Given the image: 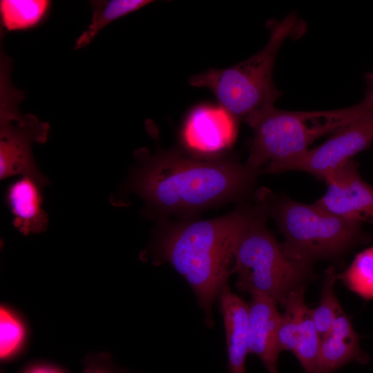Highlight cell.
I'll return each mask as SVG.
<instances>
[{"instance_id": "obj_4", "label": "cell", "mask_w": 373, "mask_h": 373, "mask_svg": "<svg viewBox=\"0 0 373 373\" xmlns=\"http://www.w3.org/2000/svg\"><path fill=\"white\" fill-rule=\"evenodd\" d=\"M373 107V82L365 98L348 108L321 111H285L274 106L247 117L253 131L247 164L271 173L280 164L305 153L318 138L334 134Z\"/></svg>"}, {"instance_id": "obj_6", "label": "cell", "mask_w": 373, "mask_h": 373, "mask_svg": "<svg viewBox=\"0 0 373 373\" xmlns=\"http://www.w3.org/2000/svg\"><path fill=\"white\" fill-rule=\"evenodd\" d=\"M269 216L284 237L282 246L291 257L313 265L338 258L363 242L362 222L334 215L316 202L307 204L269 191Z\"/></svg>"}, {"instance_id": "obj_14", "label": "cell", "mask_w": 373, "mask_h": 373, "mask_svg": "<svg viewBox=\"0 0 373 373\" xmlns=\"http://www.w3.org/2000/svg\"><path fill=\"white\" fill-rule=\"evenodd\" d=\"M368 361L369 356L360 348L358 336L350 318L343 311L321 340L317 373H334L350 362L363 364Z\"/></svg>"}, {"instance_id": "obj_17", "label": "cell", "mask_w": 373, "mask_h": 373, "mask_svg": "<svg viewBox=\"0 0 373 373\" xmlns=\"http://www.w3.org/2000/svg\"><path fill=\"white\" fill-rule=\"evenodd\" d=\"M305 287L294 291L288 297L280 315L278 327V345L280 352L287 350L294 352L299 338L302 314L307 305L304 294Z\"/></svg>"}, {"instance_id": "obj_23", "label": "cell", "mask_w": 373, "mask_h": 373, "mask_svg": "<svg viewBox=\"0 0 373 373\" xmlns=\"http://www.w3.org/2000/svg\"><path fill=\"white\" fill-rule=\"evenodd\" d=\"M26 373H61L58 370L47 366H37L29 370Z\"/></svg>"}, {"instance_id": "obj_16", "label": "cell", "mask_w": 373, "mask_h": 373, "mask_svg": "<svg viewBox=\"0 0 373 373\" xmlns=\"http://www.w3.org/2000/svg\"><path fill=\"white\" fill-rule=\"evenodd\" d=\"M50 4L46 0H1V26L7 31L32 28L46 17Z\"/></svg>"}, {"instance_id": "obj_19", "label": "cell", "mask_w": 373, "mask_h": 373, "mask_svg": "<svg viewBox=\"0 0 373 373\" xmlns=\"http://www.w3.org/2000/svg\"><path fill=\"white\" fill-rule=\"evenodd\" d=\"M336 280L335 269L329 267L325 271L320 303L312 309L313 321L321 340L329 333L335 319L343 311L334 290Z\"/></svg>"}, {"instance_id": "obj_7", "label": "cell", "mask_w": 373, "mask_h": 373, "mask_svg": "<svg viewBox=\"0 0 373 373\" xmlns=\"http://www.w3.org/2000/svg\"><path fill=\"white\" fill-rule=\"evenodd\" d=\"M12 63L1 50L0 56V178L29 177L43 186L48 180L39 171L32 151L33 143L47 141L48 122L32 114H22L19 104L24 98L11 80Z\"/></svg>"}, {"instance_id": "obj_10", "label": "cell", "mask_w": 373, "mask_h": 373, "mask_svg": "<svg viewBox=\"0 0 373 373\" xmlns=\"http://www.w3.org/2000/svg\"><path fill=\"white\" fill-rule=\"evenodd\" d=\"M237 135L236 118L222 106L203 104L187 115L181 132L184 146L192 153L214 157L230 148Z\"/></svg>"}, {"instance_id": "obj_9", "label": "cell", "mask_w": 373, "mask_h": 373, "mask_svg": "<svg viewBox=\"0 0 373 373\" xmlns=\"http://www.w3.org/2000/svg\"><path fill=\"white\" fill-rule=\"evenodd\" d=\"M358 167L352 159L329 175L324 180L325 194L315 202L334 215L373 224V186L362 178Z\"/></svg>"}, {"instance_id": "obj_21", "label": "cell", "mask_w": 373, "mask_h": 373, "mask_svg": "<svg viewBox=\"0 0 373 373\" xmlns=\"http://www.w3.org/2000/svg\"><path fill=\"white\" fill-rule=\"evenodd\" d=\"M24 335L20 322L5 307L0 309V357L5 360L13 354Z\"/></svg>"}, {"instance_id": "obj_20", "label": "cell", "mask_w": 373, "mask_h": 373, "mask_svg": "<svg viewBox=\"0 0 373 373\" xmlns=\"http://www.w3.org/2000/svg\"><path fill=\"white\" fill-rule=\"evenodd\" d=\"M321 339L312 318V309H303L300 338L294 351L305 373H317Z\"/></svg>"}, {"instance_id": "obj_15", "label": "cell", "mask_w": 373, "mask_h": 373, "mask_svg": "<svg viewBox=\"0 0 373 373\" xmlns=\"http://www.w3.org/2000/svg\"><path fill=\"white\" fill-rule=\"evenodd\" d=\"M150 0H97L90 1L91 21L77 39L74 49L88 45L98 32L113 21L152 3Z\"/></svg>"}, {"instance_id": "obj_2", "label": "cell", "mask_w": 373, "mask_h": 373, "mask_svg": "<svg viewBox=\"0 0 373 373\" xmlns=\"http://www.w3.org/2000/svg\"><path fill=\"white\" fill-rule=\"evenodd\" d=\"M249 208L184 222L167 231L155 247L156 260L169 263L192 288L208 326L213 325V304L231 275L236 242Z\"/></svg>"}, {"instance_id": "obj_12", "label": "cell", "mask_w": 373, "mask_h": 373, "mask_svg": "<svg viewBox=\"0 0 373 373\" xmlns=\"http://www.w3.org/2000/svg\"><path fill=\"white\" fill-rule=\"evenodd\" d=\"M226 334L228 373H246L249 353V304L231 291L228 284L218 297Z\"/></svg>"}, {"instance_id": "obj_1", "label": "cell", "mask_w": 373, "mask_h": 373, "mask_svg": "<svg viewBox=\"0 0 373 373\" xmlns=\"http://www.w3.org/2000/svg\"><path fill=\"white\" fill-rule=\"evenodd\" d=\"M137 164L127 187L152 215H189L243 199L262 171L247 163L178 150L136 151Z\"/></svg>"}, {"instance_id": "obj_5", "label": "cell", "mask_w": 373, "mask_h": 373, "mask_svg": "<svg viewBox=\"0 0 373 373\" xmlns=\"http://www.w3.org/2000/svg\"><path fill=\"white\" fill-rule=\"evenodd\" d=\"M298 25L294 15L269 23V41L258 52L229 68H211L193 75L189 84L209 89L219 105L236 119H245L274 106L281 95L272 79L276 57L283 41L297 32Z\"/></svg>"}, {"instance_id": "obj_13", "label": "cell", "mask_w": 373, "mask_h": 373, "mask_svg": "<svg viewBox=\"0 0 373 373\" xmlns=\"http://www.w3.org/2000/svg\"><path fill=\"white\" fill-rule=\"evenodd\" d=\"M44 186L29 177L12 182L6 193V201L13 216V225L23 235L45 231L48 225L42 209Z\"/></svg>"}, {"instance_id": "obj_3", "label": "cell", "mask_w": 373, "mask_h": 373, "mask_svg": "<svg viewBox=\"0 0 373 373\" xmlns=\"http://www.w3.org/2000/svg\"><path fill=\"white\" fill-rule=\"evenodd\" d=\"M269 190L262 189L250 206L234 248L231 274L241 292L264 295L284 306L289 296L314 277L312 265L294 258L267 226Z\"/></svg>"}, {"instance_id": "obj_22", "label": "cell", "mask_w": 373, "mask_h": 373, "mask_svg": "<svg viewBox=\"0 0 373 373\" xmlns=\"http://www.w3.org/2000/svg\"><path fill=\"white\" fill-rule=\"evenodd\" d=\"M82 373H132L117 365L110 354L104 352L88 354L84 359Z\"/></svg>"}, {"instance_id": "obj_18", "label": "cell", "mask_w": 373, "mask_h": 373, "mask_svg": "<svg viewBox=\"0 0 373 373\" xmlns=\"http://www.w3.org/2000/svg\"><path fill=\"white\" fill-rule=\"evenodd\" d=\"M337 279L363 299L373 300V246L358 253Z\"/></svg>"}, {"instance_id": "obj_8", "label": "cell", "mask_w": 373, "mask_h": 373, "mask_svg": "<svg viewBox=\"0 0 373 373\" xmlns=\"http://www.w3.org/2000/svg\"><path fill=\"white\" fill-rule=\"evenodd\" d=\"M373 142V107L338 130L324 143L302 155L284 162L271 173L303 171L325 180Z\"/></svg>"}, {"instance_id": "obj_11", "label": "cell", "mask_w": 373, "mask_h": 373, "mask_svg": "<svg viewBox=\"0 0 373 373\" xmlns=\"http://www.w3.org/2000/svg\"><path fill=\"white\" fill-rule=\"evenodd\" d=\"M249 304V353L257 356L268 373H278V327L280 314L271 298L254 294Z\"/></svg>"}]
</instances>
